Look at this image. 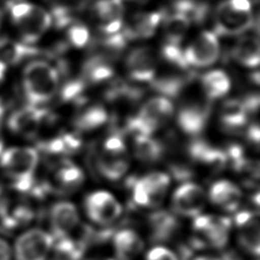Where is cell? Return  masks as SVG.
<instances>
[{
  "instance_id": "cell-1",
  "label": "cell",
  "mask_w": 260,
  "mask_h": 260,
  "mask_svg": "<svg viewBox=\"0 0 260 260\" xmlns=\"http://www.w3.org/2000/svg\"><path fill=\"white\" fill-rule=\"evenodd\" d=\"M39 164V154L32 147L12 146L0 154V168L10 185L19 191L28 190Z\"/></svg>"
},
{
  "instance_id": "cell-2",
  "label": "cell",
  "mask_w": 260,
  "mask_h": 260,
  "mask_svg": "<svg viewBox=\"0 0 260 260\" xmlns=\"http://www.w3.org/2000/svg\"><path fill=\"white\" fill-rule=\"evenodd\" d=\"M59 86V75L50 63L34 60L22 71V87L30 105H40L54 98Z\"/></svg>"
},
{
  "instance_id": "cell-3",
  "label": "cell",
  "mask_w": 260,
  "mask_h": 260,
  "mask_svg": "<svg viewBox=\"0 0 260 260\" xmlns=\"http://www.w3.org/2000/svg\"><path fill=\"white\" fill-rule=\"evenodd\" d=\"M10 16L25 44L38 42L52 23L51 14L42 6L29 2H15L10 5Z\"/></svg>"
},
{
  "instance_id": "cell-4",
  "label": "cell",
  "mask_w": 260,
  "mask_h": 260,
  "mask_svg": "<svg viewBox=\"0 0 260 260\" xmlns=\"http://www.w3.org/2000/svg\"><path fill=\"white\" fill-rule=\"evenodd\" d=\"M253 20L250 0H225L214 12V28L219 35L243 34L253 25Z\"/></svg>"
},
{
  "instance_id": "cell-5",
  "label": "cell",
  "mask_w": 260,
  "mask_h": 260,
  "mask_svg": "<svg viewBox=\"0 0 260 260\" xmlns=\"http://www.w3.org/2000/svg\"><path fill=\"white\" fill-rule=\"evenodd\" d=\"M98 169L109 180L121 179L129 169L130 157L123 139L118 135L108 137L98 155Z\"/></svg>"
},
{
  "instance_id": "cell-6",
  "label": "cell",
  "mask_w": 260,
  "mask_h": 260,
  "mask_svg": "<svg viewBox=\"0 0 260 260\" xmlns=\"http://www.w3.org/2000/svg\"><path fill=\"white\" fill-rule=\"evenodd\" d=\"M173 115L172 102L165 96H155L143 104L131 125L137 134L150 135L153 131L168 124Z\"/></svg>"
},
{
  "instance_id": "cell-7",
  "label": "cell",
  "mask_w": 260,
  "mask_h": 260,
  "mask_svg": "<svg viewBox=\"0 0 260 260\" xmlns=\"http://www.w3.org/2000/svg\"><path fill=\"white\" fill-rule=\"evenodd\" d=\"M54 244L53 237L41 229H30L20 234L13 245L16 260H47Z\"/></svg>"
},
{
  "instance_id": "cell-8",
  "label": "cell",
  "mask_w": 260,
  "mask_h": 260,
  "mask_svg": "<svg viewBox=\"0 0 260 260\" xmlns=\"http://www.w3.org/2000/svg\"><path fill=\"white\" fill-rule=\"evenodd\" d=\"M170 183V177L165 173L147 174L134 183L133 199L136 204L143 207L158 206L166 197Z\"/></svg>"
},
{
  "instance_id": "cell-9",
  "label": "cell",
  "mask_w": 260,
  "mask_h": 260,
  "mask_svg": "<svg viewBox=\"0 0 260 260\" xmlns=\"http://www.w3.org/2000/svg\"><path fill=\"white\" fill-rule=\"evenodd\" d=\"M188 66L204 68L211 66L218 58L219 43L214 32L204 30L200 32L183 51Z\"/></svg>"
},
{
  "instance_id": "cell-10",
  "label": "cell",
  "mask_w": 260,
  "mask_h": 260,
  "mask_svg": "<svg viewBox=\"0 0 260 260\" xmlns=\"http://www.w3.org/2000/svg\"><path fill=\"white\" fill-rule=\"evenodd\" d=\"M87 216L99 224L115 221L122 212V206L117 198L107 191H95L85 199Z\"/></svg>"
},
{
  "instance_id": "cell-11",
  "label": "cell",
  "mask_w": 260,
  "mask_h": 260,
  "mask_svg": "<svg viewBox=\"0 0 260 260\" xmlns=\"http://www.w3.org/2000/svg\"><path fill=\"white\" fill-rule=\"evenodd\" d=\"M195 217L193 229L205 243L214 248H222L226 245L231 230L229 218L211 214H199Z\"/></svg>"
},
{
  "instance_id": "cell-12",
  "label": "cell",
  "mask_w": 260,
  "mask_h": 260,
  "mask_svg": "<svg viewBox=\"0 0 260 260\" xmlns=\"http://www.w3.org/2000/svg\"><path fill=\"white\" fill-rule=\"evenodd\" d=\"M126 70L131 79L137 82H150L156 73V58L149 47L132 50L126 59Z\"/></svg>"
},
{
  "instance_id": "cell-13",
  "label": "cell",
  "mask_w": 260,
  "mask_h": 260,
  "mask_svg": "<svg viewBox=\"0 0 260 260\" xmlns=\"http://www.w3.org/2000/svg\"><path fill=\"white\" fill-rule=\"evenodd\" d=\"M205 204V193L201 186L195 183H185L179 186L173 194V207L182 215L197 216Z\"/></svg>"
},
{
  "instance_id": "cell-14",
  "label": "cell",
  "mask_w": 260,
  "mask_h": 260,
  "mask_svg": "<svg viewBox=\"0 0 260 260\" xmlns=\"http://www.w3.org/2000/svg\"><path fill=\"white\" fill-rule=\"evenodd\" d=\"M45 116L44 110L29 104L15 110L9 116L7 125L14 134L30 137L40 130Z\"/></svg>"
},
{
  "instance_id": "cell-15",
  "label": "cell",
  "mask_w": 260,
  "mask_h": 260,
  "mask_svg": "<svg viewBox=\"0 0 260 260\" xmlns=\"http://www.w3.org/2000/svg\"><path fill=\"white\" fill-rule=\"evenodd\" d=\"M93 10L104 35H113L120 31L123 26L124 12L121 0H99L95 2Z\"/></svg>"
},
{
  "instance_id": "cell-16",
  "label": "cell",
  "mask_w": 260,
  "mask_h": 260,
  "mask_svg": "<svg viewBox=\"0 0 260 260\" xmlns=\"http://www.w3.org/2000/svg\"><path fill=\"white\" fill-rule=\"evenodd\" d=\"M238 230V237L241 246L254 256L260 251V228L258 218L251 212L243 211L235 218Z\"/></svg>"
},
{
  "instance_id": "cell-17",
  "label": "cell",
  "mask_w": 260,
  "mask_h": 260,
  "mask_svg": "<svg viewBox=\"0 0 260 260\" xmlns=\"http://www.w3.org/2000/svg\"><path fill=\"white\" fill-rule=\"evenodd\" d=\"M79 214L76 206L68 201L55 203L50 212L52 231L58 238L69 235L78 224Z\"/></svg>"
},
{
  "instance_id": "cell-18",
  "label": "cell",
  "mask_w": 260,
  "mask_h": 260,
  "mask_svg": "<svg viewBox=\"0 0 260 260\" xmlns=\"http://www.w3.org/2000/svg\"><path fill=\"white\" fill-rule=\"evenodd\" d=\"M161 13L156 11L134 14L124 26V37L131 40L150 38L161 21Z\"/></svg>"
},
{
  "instance_id": "cell-19",
  "label": "cell",
  "mask_w": 260,
  "mask_h": 260,
  "mask_svg": "<svg viewBox=\"0 0 260 260\" xmlns=\"http://www.w3.org/2000/svg\"><path fill=\"white\" fill-rule=\"evenodd\" d=\"M209 198L216 206L226 211H234L240 205L242 191L235 183L219 180L210 187Z\"/></svg>"
},
{
  "instance_id": "cell-20",
  "label": "cell",
  "mask_w": 260,
  "mask_h": 260,
  "mask_svg": "<svg viewBox=\"0 0 260 260\" xmlns=\"http://www.w3.org/2000/svg\"><path fill=\"white\" fill-rule=\"evenodd\" d=\"M114 249L120 260H132L143 249L141 237L132 230H122L114 236Z\"/></svg>"
},
{
  "instance_id": "cell-21",
  "label": "cell",
  "mask_w": 260,
  "mask_h": 260,
  "mask_svg": "<svg viewBox=\"0 0 260 260\" xmlns=\"http://www.w3.org/2000/svg\"><path fill=\"white\" fill-rule=\"evenodd\" d=\"M207 116V112L203 107L188 105L180 110L178 114V124L186 134L196 135L203 131Z\"/></svg>"
},
{
  "instance_id": "cell-22",
  "label": "cell",
  "mask_w": 260,
  "mask_h": 260,
  "mask_svg": "<svg viewBox=\"0 0 260 260\" xmlns=\"http://www.w3.org/2000/svg\"><path fill=\"white\" fill-rule=\"evenodd\" d=\"M233 57L238 63L245 67H257L260 60L258 39L252 36L242 37L233 48Z\"/></svg>"
},
{
  "instance_id": "cell-23",
  "label": "cell",
  "mask_w": 260,
  "mask_h": 260,
  "mask_svg": "<svg viewBox=\"0 0 260 260\" xmlns=\"http://www.w3.org/2000/svg\"><path fill=\"white\" fill-rule=\"evenodd\" d=\"M203 91L210 100L220 99L225 95L231 88V80L222 70H211L205 73L201 79Z\"/></svg>"
},
{
  "instance_id": "cell-24",
  "label": "cell",
  "mask_w": 260,
  "mask_h": 260,
  "mask_svg": "<svg viewBox=\"0 0 260 260\" xmlns=\"http://www.w3.org/2000/svg\"><path fill=\"white\" fill-rule=\"evenodd\" d=\"M190 19L181 12L173 11L165 20L164 32L166 44L179 46L190 26Z\"/></svg>"
},
{
  "instance_id": "cell-25",
  "label": "cell",
  "mask_w": 260,
  "mask_h": 260,
  "mask_svg": "<svg viewBox=\"0 0 260 260\" xmlns=\"http://www.w3.org/2000/svg\"><path fill=\"white\" fill-rule=\"evenodd\" d=\"M134 153L141 161L154 162L160 158L162 147L150 135L137 134L134 139Z\"/></svg>"
},
{
  "instance_id": "cell-26",
  "label": "cell",
  "mask_w": 260,
  "mask_h": 260,
  "mask_svg": "<svg viewBox=\"0 0 260 260\" xmlns=\"http://www.w3.org/2000/svg\"><path fill=\"white\" fill-rule=\"evenodd\" d=\"M30 210L24 204L4 201L0 205V218L6 228L17 226L30 217Z\"/></svg>"
},
{
  "instance_id": "cell-27",
  "label": "cell",
  "mask_w": 260,
  "mask_h": 260,
  "mask_svg": "<svg viewBox=\"0 0 260 260\" xmlns=\"http://www.w3.org/2000/svg\"><path fill=\"white\" fill-rule=\"evenodd\" d=\"M37 53V50L25 43H17L11 40L0 41V60L6 64L17 63L22 59Z\"/></svg>"
},
{
  "instance_id": "cell-28",
  "label": "cell",
  "mask_w": 260,
  "mask_h": 260,
  "mask_svg": "<svg viewBox=\"0 0 260 260\" xmlns=\"http://www.w3.org/2000/svg\"><path fill=\"white\" fill-rule=\"evenodd\" d=\"M248 110L244 103L233 100L224 104L221 111V121L228 128H238L247 121Z\"/></svg>"
},
{
  "instance_id": "cell-29",
  "label": "cell",
  "mask_w": 260,
  "mask_h": 260,
  "mask_svg": "<svg viewBox=\"0 0 260 260\" xmlns=\"http://www.w3.org/2000/svg\"><path fill=\"white\" fill-rule=\"evenodd\" d=\"M83 172L73 164L61 166L56 173V182L65 191L75 190L83 183Z\"/></svg>"
},
{
  "instance_id": "cell-30",
  "label": "cell",
  "mask_w": 260,
  "mask_h": 260,
  "mask_svg": "<svg viewBox=\"0 0 260 260\" xmlns=\"http://www.w3.org/2000/svg\"><path fill=\"white\" fill-rule=\"evenodd\" d=\"M107 121V112L101 106H91L85 109L76 118V126L83 131H89L101 127Z\"/></svg>"
},
{
  "instance_id": "cell-31",
  "label": "cell",
  "mask_w": 260,
  "mask_h": 260,
  "mask_svg": "<svg viewBox=\"0 0 260 260\" xmlns=\"http://www.w3.org/2000/svg\"><path fill=\"white\" fill-rule=\"evenodd\" d=\"M86 74L89 80L98 82L110 77L113 74V69L107 65L105 61L96 58L90 61L86 66Z\"/></svg>"
},
{
  "instance_id": "cell-32",
  "label": "cell",
  "mask_w": 260,
  "mask_h": 260,
  "mask_svg": "<svg viewBox=\"0 0 260 260\" xmlns=\"http://www.w3.org/2000/svg\"><path fill=\"white\" fill-rule=\"evenodd\" d=\"M69 42L76 48H82L89 42V30L88 28L80 23H74L69 26L67 31Z\"/></svg>"
},
{
  "instance_id": "cell-33",
  "label": "cell",
  "mask_w": 260,
  "mask_h": 260,
  "mask_svg": "<svg viewBox=\"0 0 260 260\" xmlns=\"http://www.w3.org/2000/svg\"><path fill=\"white\" fill-rule=\"evenodd\" d=\"M145 260H178V257L169 248L156 246L147 252Z\"/></svg>"
},
{
  "instance_id": "cell-34",
  "label": "cell",
  "mask_w": 260,
  "mask_h": 260,
  "mask_svg": "<svg viewBox=\"0 0 260 260\" xmlns=\"http://www.w3.org/2000/svg\"><path fill=\"white\" fill-rule=\"evenodd\" d=\"M11 246L2 238H0V260H11L12 258Z\"/></svg>"
},
{
  "instance_id": "cell-35",
  "label": "cell",
  "mask_w": 260,
  "mask_h": 260,
  "mask_svg": "<svg viewBox=\"0 0 260 260\" xmlns=\"http://www.w3.org/2000/svg\"><path fill=\"white\" fill-rule=\"evenodd\" d=\"M6 73H7V64L4 61L0 60V83L5 79Z\"/></svg>"
},
{
  "instance_id": "cell-36",
  "label": "cell",
  "mask_w": 260,
  "mask_h": 260,
  "mask_svg": "<svg viewBox=\"0 0 260 260\" xmlns=\"http://www.w3.org/2000/svg\"><path fill=\"white\" fill-rule=\"evenodd\" d=\"M193 260H219V259L215 258V257H211V256H199Z\"/></svg>"
},
{
  "instance_id": "cell-37",
  "label": "cell",
  "mask_w": 260,
  "mask_h": 260,
  "mask_svg": "<svg viewBox=\"0 0 260 260\" xmlns=\"http://www.w3.org/2000/svg\"><path fill=\"white\" fill-rule=\"evenodd\" d=\"M3 149H4V143H3V138H2V133H1V131H0V154L2 153V151H3Z\"/></svg>"
},
{
  "instance_id": "cell-38",
  "label": "cell",
  "mask_w": 260,
  "mask_h": 260,
  "mask_svg": "<svg viewBox=\"0 0 260 260\" xmlns=\"http://www.w3.org/2000/svg\"><path fill=\"white\" fill-rule=\"evenodd\" d=\"M2 21H3V12H2V10L0 9V26H1V24H2Z\"/></svg>"
},
{
  "instance_id": "cell-39",
  "label": "cell",
  "mask_w": 260,
  "mask_h": 260,
  "mask_svg": "<svg viewBox=\"0 0 260 260\" xmlns=\"http://www.w3.org/2000/svg\"><path fill=\"white\" fill-rule=\"evenodd\" d=\"M133 1L138 2V3H144V2H146V1H148V0H133Z\"/></svg>"
},
{
  "instance_id": "cell-40",
  "label": "cell",
  "mask_w": 260,
  "mask_h": 260,
  "mask_svg": "<svg viewBox=\"0 0 260 260\" xmlns=\"http://www.w3.org/2000/svg\"><path fill=\"white\" fill-rule=\"evenodd\" d=\"M0 191H1V183H0Z\"/></svg>"
}]
</instances>
